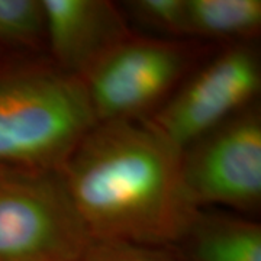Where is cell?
<instances>
[{
  "label": "cell",
  "instance_id": "6da1fadb",
  "mask_svg": "<svg viewBox=\"0 0 261 261\" xmlns=\"http://www.w3.org/2000/svg\"><path fill=\"white\" fill-rule=\"evenodd\" d=\"M97 240L174 247L196 212L180 148L147 122H97L60 170Z\"/></svg>",
  "mask_w": 261,
  "mask_h": 261
},
{
  "label": "cell",
  "instance_id": "7a4b0ae2",
  "mask_svg": "<svg viewBox=\"0 0 261 261\" xmlns=\"http://www.w3.org/2000/svg\"><path fill=\"white\" fill-rule=\"evenodd\" d=\"M94 123L80 77L47 56H0V167L60 171Z\"/></svg>",
  "mask_w": 261,
  "mask_h": 261
},
{
  "label": "cell",
  "instance_id": "3957f363",
  "mask_svg": "<svg viewBox=\"0 0 261 261\" xmlns=\"http://www.w3.org/2000/svg\"><path fill=\"white\" fill-rule=\"evenodd\" d=\"M216 47L135 31L82 79L96 122H147Z\"/></svg>",
  "mask_w": 261,
  "mask_h": 261
},
{
  "label": "cell",
  "instance_id": "277c9868",
  "mask_svg": "<svg viewBox=\"0 0 261 261\" xmlns=\"http://www.w3.org/2000/svg\"><path fill=\"white\" fill-rule=\"evenodd\" d=\"M92 240L60 171L0 167V261H80Z\"/></svg>",
  "mask_w": 261,
  "mask_h": 261
},
{
  "label": "cell",
  "instance_id": "5b68a950",
  "mask_svg": "<svg viewBox=\"0 0 261 261\" xmlns=\"http://www.w3.org/2000/svg\"><path fill=\"white\" fill-rule=\"evenodd\" d=\"M180 167L197 209L219 207L252 218L260 214V100L180 149Z\"/></svg>",
  "mask_w": 261,
  "mask_h": 261
},
{
  "label": "cell",
  "instance_id": "8992f818",
  "mask_svg": "<svg viewBox=\"0 0 261 261\" xmlns=\"http://www.w3.org/2000/svg\"><path fill=\"white\" fill-rule=\"evenodd\" d=\"M258 41L216 47L147 121L178 148L260 100Z\"/></svg>",
  "mask_w": 261,
  "mask_h": 261
},
{
  "label": "cell",
  "instance_id": "52a82bcc",
  "mask_svg": "<svg viewBox=\"0 0 261 261\" xmlns=\"http://www.w3.org/2000/svg\"><path fill=\"white\" fill-rule=\"evenodd\" d=\"M42 5L48 58L80 79L135 32L121 5L111 0H42Z\"/></svg>",
  "mask_w": 261,
  "mask_h": 261
},
{
  "label": "cell",
  "instance_id": "ba28073f",
  "mask_svg": "<svg viewBox=\"0 0 261 261\" xmlns=\"http://www.w3.org/2000/svg\"><path fill=\"white\" fill-rule=\"evenodd\" d=\"M171 248L183 261H261V225L252 216L203 207Z\"/></svg>",
  "mask_w": 261,
  "mask_h": 261
},
{
  "label": "cell",
  "instance_id": "9c48e42d",
  "mask_svg": "<svg viewBox=\"0 0 261 261\" xmlns=\"http://www.w3.org/2000/svg\"><path fill=\"white\" fill-rule=\"evenodd\" d=\"M260 0H185V37L214 45L258 41Z\"/></svg>",
  "mask_w": 261,
  "mask_h": 261
},
{
  "label": "cell",
  "instance_id": "30bf717a",
  "mask_svg": "<svg viewBox=\"0 0 261 261\" xmlns=\"http://www.w3.org/2000/svg\"><path fill=\"white\" fill-rule=\"evenodd\" d=\"M0 56H47L42 0H0Z\"/></svg>",
  "mask_w": 261,
  "mask_h": 261
},
{
  "label": "cell",
  "instance_id": "8fae6325",
  "mask_svg": "<svg viewBox=\"0 0 261 261\" xmlns=\"http://www.w3.org/2000/svg\"><path fill=\"white\" fill-rule=\"evenodd\" d=\"M119 5L129 23L151 29L154 37L186 39L185 0H129Z\"/></svg>",
  "mask_w": 261,
  "mask_h": 261
},
{
  "label": "cell",
  "instance_id": "7c38bea8",
  "mask_svg": "<svg viewBox=\"0 0 261 261\" xmlns=\"http://www.w3.org/2000/svg\"><path fill=\"white\" fill-rule=\"evenodd\" d=\"M80 261H183L170 247L93 238Z\"/></svg>",
  "mask_w": 261,
  "mask_h": 261
}]
</instances>
